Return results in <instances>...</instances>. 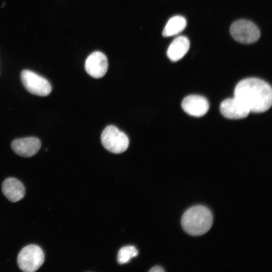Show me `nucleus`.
I'll return each mask as SVG.
<instances>
[{
    "label": "nucleus",
    "mask_w": 272,
    "mask_h": 272,
    "mask_svg": "<svg viewBox=\"0 0 272 272\" xmlns=\"http://www.w3.org/2000/svg\"><path fill=\"white\" fill-rule=\"evenodd\" d=\"M213 222L212 212L202 205H196L188 209L181 220L183 229L191 236L205 234L211 228Z\"/></svg>",
    "instance_id": "f03ea898"
},
{
    "label": "nucleus",
    "mask_w": 272,
    "mask_h": 272,
    "mask_svg": "<svg viewBox=\"0 0 272 272\" xmlns=\"http://www.w3.org/2000/svg\"><path fill=\"white\" fill-rule=\"evenodd\" d=\"M186 20L181 16H175L167 22L162 33L165 37L176 35L181 32L186 27Z\"/></svg>",
    "instance_id": "ddd939ff"
},
{
    "label": "nucleus",
    "mask_w": 272,
    "mask_h": 272,
    "mask_svg": "<svg viewBox=\"0 0 272 272\" xmlns=\"http://www.w3.org/2000/svg\"><path fill=\"white\" fill-rule=\"evenodd\" d=\"M44 254L42 249L35 244L24 247L19 252L17 262L19 268L24 272H34L42 265Z\"/></svg>",
    "instance_id": "7ed1b4c3"
},
{
    "label": "nucleus",
    "mask_w": 272,
    "mask_h": 272,
    "mask_svg": "<svg viewBox=\"0 0 272 272\" xmlns=\"http://www.w3.org/2000/svg\"><path fill=\"white\" fill-rule=\"evenodd\" d=\"M21 80L26 89L30 93L39 96H46L51 92V86L47 80L29 70H23Z\"/></svg>",
    "instance_id": "423d86ee"
},
{
    "label": "nucleus",
    "mask_w": 272,
    "mask_h": 272,
    "mask_svg": "<svg viewBox=\"0 0 272 272\" xmlns=\"http://www.w3.org/2000/svg\"><path fill=\"white\" fill-rule=\"evenodd\" d=\"M102 144L109 152L120 154L125 151L129 146L127 136L114 125L105 128L101 136Z\"/></svg>",
    "instance_id": "20e7f679"
},
{
    "label": "nucleus",
    "mask_w": 272,
    "mask_h": 272,
    "mask_svg": "<svg viewBox=\"0 0 272 272\" xmlns=\"http://www.w3.org/2000/svg\"><path fill=\"white\" fill-rule=\"evenodd\" d=\"M13 150L18 155L23 157H30L39 151L41 144L40 140L35 137L17 139L11 143Z\"/></svg>",
    "instance_id": "6e6552de"
},
{
    "label": "nucleus",
    "mask_w": 272,
    "mask_h": 272,
    "mask_svg": "<svg viewBox=\"0 0 272 272\" xmlns=\"http://www.w3.org/2000/svg\"><path fill=\"white\" fill-rule=\"evenodd\" d=\"M149 271H152V272H161L162 271L163 272V271H164V270L161 266L157 265L152 267L149 270Z\"/></svg>",
    "instance_id": "2eb2a0df"
},
{
    "label": "nucleus",
    "mask_w": 272,
    "mask_h": 272,
    "mask_svg": "<svg viewBox=\"0 0 272 272\" xmlns=\"http://www.w3.org/2000/svg\"><path fill=\"white\" fill-rule=\"evenodd\" d=\"M181 107L188 114L201 117L208 112L209 104L204 97L193 95L186 97L182 102Z\"/></svg>",
    "instance_id": "1a4fd4ad"
},
{
    "label": "nucleus",
    "mask_w": 272,
    "mask_h": 272,
    "mask_svg": "<svg viewBox=\"0 0 272 272\" xmlns=\"http://www.w3.org/2000/svg\"><path fill=\"white\" fill-rule=\"evenodd\" d=\"M138 254L136 248L132 245L122 247L118 251L117 261L120 264H124L130 261L131 258Z\"/></svg>",
    "instance_id": "4468645a"
},
{
    "label": "nucleus",
    "mask_w": 272,
    "mask_h": 272,
    "mask_svg": "<svg viewBox=\"0 0 272 272\" xmlns=\"http://www.w3.org/2000/svg\"><path fill=\"white\" fill-rule=\"evenodd\" d=\"M234 97L250 112L261 113L270 108L272 104V89L266 82L255 78L245 79L236 85Z\"/></svg>",
    "instance_id": "f257e3e1"
},
{
    "label": "nucleus",
    "mask_w": 272,
    "mask_h": 272,
    "mask_svg": "<svg viewBox=\"0 0 272 272\" xmlns=\"http://www.w3.org/2000/svg\"><path fill=\"white\" fill-rule=\"evenodd\" d=\"M220 111L226 118L234 119L245 118L250 112L235 97L226 99L222 101L220 105Z\"/></svg>",
    "instance_id": "9d476101"
},
{
    "label": "nucleus",
    "mask_w": 272,
    "mask_h": 272,
    "mask_svg": "<svg viewBox=\"0 0 272 272\" xmlns=\"http://www.w3.org/2000/svg\"><path fill=\"white\" fill-rule=\"evenodd\" d=\"M108 60L106 56L100 51H95L87 58L85 68L86 72L92 77L101 78L108 70Z\"/></svg>",
    "instance_id": "0eeeda50"
},
{
    "label": "nucleus",
    "mask_w": 272,
    "mask_h": 272,
    "mask_svg": "<svg viewBox=\"0 0 272 272\" xmlns=\"http://www.w3.org/2000/svg\"><path fill=\"white\" fill-rule=\"evenodd\" d=\"M230 31L235 40L244 44L255 42L260 36L258 28L253 23L246 20L234 22L231 26Z\"/></svg>",
    "instance_id": "39448f33"
},
{
    "label": "nucleus",
    "mask_w": 272,
    "mask_h": 272,
    "mask_svg": "<svg viewBox=\"0 0 272 272\" xmlns=\"http://www.w3.org/2000/svg\"><path fill=\"white\" fill-rule=\"evenodd\" d=\"M2 189L4 195L13 202L20 200L25 194V188L23 184L14 177L6 179L3 182Z\"/></svg>",
    "instance_id": "9b49d317"
},
{
    "label": "nucleus",
    "mask_w": 272,
    "mask_h": 272,
    "mask_svg": "<svg viewBox=\"0 0 272 272\" xmlns=\"http://www.w3.org/2000/svg\"><path fill=\"white\" fill-rule=\"evenodd\" d=\"M189 47L190 42L186 37L178 36L171 43L167 49V55L171 61H178L186 54Z\"/></svg>",
    "instance_id": "f8f14e48"
}]
</instances>
